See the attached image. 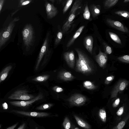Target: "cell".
<instances>
[{
    "mask_svg": "<svg viewBox=\"0 0 129 129\" xmlns=\"http://www.w3.org/2000/svg\"><path fill=\"white\" fill-rule=\"evenodd\" d=\"M78 58L76 59L75 70L86 75L92 74L94 71L93 64L88 56L82 50L75 48Z\"/></svg>",
    "mask_w": 129,
    "mask_h": 129,
    "instance_id": "1",
    "label": "cell"
},
{
    "mask_svg": "<svg viewBox=\"0 0 129 129\" xmlns=\"http://www.w3.org/2000/svg\"><path fill=\"white\" fill-rule=\"evenodd\" d=\"M24 44L28 49L33 45L34 40L33 29L30 24H26L22 31Z\"/></svg>",
    "mask_w": 129,
    "mask_h": 129,
    "instance_id": "2",
    "label": "cell"
},
{
    "mask_svg": "<svg viewBox=\"0 0 129 129\" xmlns=\"http://www.w3.org/2000/svg\"><path fill=\"white\" fill-rule=\"evenodd\" d=\"M82 2V1L81 0L75 1L70 12L68 19L62 26V30L63 33L67 32L70 29L71 24L75 17L76 12L81 8Z\"/></svg>",
    "mask_w": 129,
    "mask_h": 129,
    "instance_id": "3",
    "label": "cell"
},
{
    "mask_svg": "<svg viewBox=\"0 0 129 129\" xmlns=\"http://www.w3.org/2000/svg\"><path fill=\"white\" fill-rule=\"evenodd\" d=\"M19 20V18H15L10 23L7 27L2 31V33L0 37V49L10 38L15 26V22Z\"/></svg>",
    "mask_w": 129,
    "mask_h": 129,
    "instance_id": "4",
    "label": "cell"
},
{
    "mask_svg": "<svg viewBox=\"0 0 129 129\" xmlns=\"http://www.w3.org/2000/svg\"><path fill=\"white\" fill-rule=\"evenodd\" d=\"M27 92L25 90H17L11 94L8 99L10 100L25 101L30 100L35 98L34 95L28 94Z\"/></svg>",
    "mask_w": 129,
    "mask_h": 129,
    "instance_id": "5",
    "label": "cell"
},
{
    "mask_svg": "<svg viewBox=\"0 0 129 129\" xmlns=\"http://www.w3.org/2000/svg\"><path fill=\"white\" fill-rule=\"evenodd\" d=\"M68 101L71 106H80L85 104L87 99L85 96L81 94L76 93L72 95Z\"/></svg>",
    "mask_w": 129,
    "mask_h": 129,
    "instance_id": "6",
    "label": "cell"
},
{
    "mask_svg": "<svg viewBox=\"0 0 129 129\" xmlns=\"http://www.w3.org/2000/svg\"><path fill=\"white\" fill-rule=\"evenodd\" d=\"M129 82L124 79L119 80L115 85L112 90L111 95V98L116 97L118 93H120L127 86Z\"/></svg>",
    "mask_w": 129,
    "mask_h": 129,
    "instance_id": "7",
    "label": "cell"
},
{
    "mask_svg": "<svg viewBox=\"0 0 129 129\" xmlns=\"http://www.w3.org/2000/svg\"><path fill=\"white\" fill-rule=\"evenodd\" d=\"M43 96L41 93H40L33 99L27 101H12L9 102L12 105L20 107H26L31 105L35 102L42 99Z\"/></svg>",
    "mask_w": 129,
    "mask_h": 129,
    "instance_id": "8",
    "label": "cell"
},
{
    "mask_svg": "<svg viewBox=\"0 0 129 129\" xmlns=\"http://www.w3.org/2000/svg\"><path fill=\"white\" fill-rule=\"evenodd\" d=\"M106 21L109 25L114 28L123 33H129L128 28L118 21L108 18L106 19Z\"/></svg>",
    "mask_w": 129,
    "mask_h": 129,
    "instance_id": "9",
    "label": "cell"
},
{
    "mask_svg": "<svg viewBox=\"0 0 129 129\" xmlns=\"http://www.w3.org/2000/svg\"><path fill=\"white\" fill-rule=\"evenodd\" d=\"M12 111L15 113L22 115L35 117H47L49 115V113L45 112H26L17 110H13Z\"/></svg>",
    "mask_w": 129,
    "mask_h": 129,
    "instance_id": "10",
    "label": "cell"
},
{
    "mask_svg": "<svg viewBox=\"0 0 129 129\" xmlns=\"http://www.w3.org/2000/svg\"><path fill=\"white\" fill-rule=\"evenodd\" d=\"M45 9L48 18L51 19L55 17L58 12L57 8L54 5L48 2L45 3Z\"/></svg>",
    "mask_w": 129,
    "mask_h": 129,
    "instance_id": "11",
    "label": "cell"
},
{
    "mask_svg": "<svg viewBox=\"0 0 129 129\" xmlns=\"http://www.w3.org/2000/svg\"><path fill=\"white\" fill-rule=\"evenodd\" d=\"M95 59L99 66L102 68H104L107 61V54L105 52H103L99 50V54L95 56Z\"/></svg>",
    "mask_w": 129,
    "mask_h": 129,
    "instance_id": "12",
    "label": "cell"
},
{
    "mask_svg": "<svg viewBox=\"0 0 129 129\" xmlns=\"http://www.w3.org/2000/svg\"><path fill=\"white\" fill-rule=\"evenodd\" d=\"M63 56L69 67L73 69L75 66V54L74 51L72 50L65 52L63 54Z\"/></svg>",
    "mask_w": 129,
    "mask_h": 129,
    "instance_id": "13",
    "label": "cell"
},
{
    "mask_svg": "<svg viewBox=\"0 0 129 129\" xmlns=\"http://www.w3.org/2000/svg\"><path fill=\"white\" fill-rule=\"evenodd\" d=\"M48 38H47L44 42L39 54L37 62L35 67L36 70L38 69L40 62L46 51L48 47Z\"/></svg>",
    "mask_w": 129,
    "mask_h": 129,
    "instance_id": "14",
    "label": "cell"
},
{
    "mask_svg": "<svg viewBox=\"0 0 129 129\" xmlns=\"http://www.w3.org/2000/svg\"><path fill=\"white\" fill-rule=\"evenodd\" d=\"M84 47L90 54L92 53L93 39L91 36H89L85 37L83 41Z\"/></svg>",
    "mask_w": 129,
    "mask_h": 129,
    "instance_id": "15",
    "label": "cell"
},
{
    "mask_svg": "<svg viewBox=\"0 0 129 129\" xmlns=\"http://www.w3.org/2000/svg\"><path fill=\"white\" fill-rule=\"evenodd\" d=\"M58 77L60 79L65 81H71L75 78L70 72L65 71L60 72Z\"/></svg>",
    "mask_w": 129,
    "mask_h": 129,
    "instance_id": "16",
    "label": "cell"
},
{
    "mask_svg": "<svg viewBox=\"0 0 129 129\" xmlns=\"http://www.w3.org/2000/svg\"><path fill=\"white\" fill-rule=\"evenodd\" d=\"M84 27V26H82L77 30L72 37L67 43V47L68 48L69 47L74 43L75 40L81 34Z\"/></svg>",
    "mask_w": 129,
    "mask_h": 129,
    "instance_id": "17",
    "label": "cell"
},
{
    "mask_svg": "<svg viewBox=\"0 0 129 129\" xmlns=\"http://www.w3.org/2000/svg\"><path fill=\"white\" fill-rule=\"evenodd\" d=\"M89 9L91 15L94 18L97 17L100 14L101 7L100 5H92L89 6Z\"/></svg>",
    "mask_w": 129,
    "mask_h": 129,
    "instance_id": "18",
    "label": "cell"
},
{
    "mask_svg": "<svg viewBox=\"0 0 129 129\" xmlns=\"http://www.w3.org/2000/svg\"><path fill=\"white\" fill-rule=\"evenodd\" d=\"M12 67L11 65L7 66L0 73V84L7 78Z\"/></svg>",
    "mask_w": 129,
    "mask_h": 129,
    "instance_id": "19",
    "label": "cell"
},
{
    "mask_svg": "<svg viewBox=\"0 0 129 129\" xmlns=\"http://www.w3.org/2000/svg\"><path fill=\"white\" fill-rule=\"evenodd\" d=\"M78 124L80 126L86 129H89L90 126L86 122L76 115H74Z\"/></svg>",
    "mask_w": 129,
    "mask_h": 129,
    "instance_id": "20",
    "label": "cell"
},
{
    "mask_svg": "<svg viewBox=\"0 0 129 129\" xmlns=\"http://www.w3.org/2000/svg\"><path fill=\"white\" fill-rule=\"evenodd\" d=\"M83 85L85 88L88 90H94L97 87L92 82L89 81H84Z\"/></svg>",
    "mask_w": 129,
    "mask_h": 129,
    "instance_id": "21",
    "label": "cell"
},
{
    "mask_svg": "<svg viewBox=\"0 0 129 129\" xmlns=\"http://www.w3.org/2000/svg\"><path fill=\"white\" fill-rule=\"evenodd\" d=\"M118 1V0H107L104 2L105 8L108 9L115 6Z\"/></svg>",
    "mask_w": 129,
    "mask_h": 129,
    "instance_id": "22",
    "label": "cell"
},
{
    "mask_svg": "<svg viewBox=\"0 0 129 129\" xmlns=\"http://www.w3.org/2000/svg\"><path fill=\"white\" fill-rule=\"evenodd\" d=\"M108 33L110 38L113 41L118 44H121V41L117 35L109 31Z\"/></svg>",
    "mask_w": 129,
    "mask_h": 129,
    "instance_id": "23",
    "label": "cell"
},
{
    "mask_svg": "<svg viewBox=\"0 0 129 129\" xmlns=\"http://www.w3.org/2000/svg\"><path fill=\"white\" fill-rule=\"evenodd\" d=\"M84 18L87 20L90 19V13L87 4H86L84 8L83 14Z\"/></svg>",
    "mask_w": 129,
    "mask_h": 129,
    "instance_id": "24",
    "label": "cell"
},
{
    "mask_svg": "<svg viewBox=\"0 0 129 129\" xmlns=\"http://www.w3.org/2000/svg\"><path fill=\"white\" fill-rule=\"evenodd\" d=\"M50 76L45 75L37 77L32 79V80L38 82H42L46 81L49 78Z\"/></svg>",
    "mask_w": 129,
    "mask_h": 129,
    "instance_id": "25",
    "label": "cell"
},
{
    "mask_svg": "<svg viewBox=\"0 0 129 129\" xmlns=\"http://www.w3.org/2000/svg\"><path fill=\"white\" fill-rule=\"evenodd\" d=\"M115 13L126 18H128L129 17V13L127 11H118L115 12Z\"/></svg>",
    "mask_w": 129,
    "mask_h": 129,
    "instance_id": "26",
    "label": "cell"
},
{
    "mask_svg": "<svg viewBox=\"0 0 129 129\" xmlns=\"http://www.w3.org/2000/svg\"><path fill=\"white\" fill-rule=\"evenodd\" d=\"M53 105L51 103H47L43 104L36 108L38 110H44L50 109Z\"/></svg>",
    "mask_w": 129,
    "mask_h": 129,
    "instance_id": "27",
    "label": "cell"
},
{
    "mask_svg": "<svg viewBox=\"0 0 129 129\" xmlns=\"http://www.w3.org/2000/svg\"><path fill=\"white\" fill-rule=\"evenodd\" d=\"M99 115L101 120L104 122L106 121V114L105 111L103 109H100Z\"/></svg>",
    "mask_w": 129,
    "mask_h": 129,
    "instance_id": "28",
    "label": "cell"
},
{
    "mask_svg": "<svg viewBox=\"0 0 129 129\" xmlns=\"http://www.w3.org/2000/svg\"><path fill=\"white\" fill-rule=\"evenodd\" d=\"M64 129H70L71 126L70 121L68 117H65L62 124Z\"/></svg>",
    "mask_w": 129,
    "mask_h": 129,
    "instance_id": "29",
    "label": "cell"
},
{
    "mask_svg": "<svg viewBox=\"0 0 129 129\" xmlns=\"http://www.w3.org/2000/svg\"><path fill=\"white\" fill-rule=\"evenodd\" d=\"M117 59L121 62L127 63H129V56L128 55L119 57L117 58Z\"/></svg>",
    "mask_w": 129,
    "mask_h": 129,
    "instance_id": "30",
    "label": "cell"
},
{
    "mask_svg": "<svg viewBox=\"0 0 129 129\" xmlns=\"http://www.w3.org/2000/svg\"><path fill=\"white\" fill-rule=\"evenodd\" d=\"M62 37V32L60 31L58 32L56 35L55 40V45H57L61 40Z\"/></svg>",
    "mask_w": 129,
    "mask_h": 129,
    "instance_id": "31",
    "label": "cell"
},
{
    "mask_svg": "<svg viewBox=\"0 0 129 129\" xmlns=\"http://www.w3.org/2000/svg\"><path fill=\"white\" fill-rule=\"evenodd\" d=\"M73 1V0H69L67 1L63 9V14L65 13L68 10L71 6Z\"/></svg>",
    "mask_w": 129,
    "mask_h": 129,
    "instance_id": "32",
    "label": "cell"
},
{
    "mask_svg": "<svg viewBox=\"0 0 129 129\" xmlns=\"http://www.w3.org/2000/svg\"><path fill=\"white\" fill-rule=\"evenodd\" d=\"M104 47L105 51V52L107 54H110L112 52L111 48L107 44H104Z\"/></svg>",
    "mask_w": 129,
    "mask_h": 129,
    "instance_id": "33",
    "label": "cell"
},
{
    "mask_svg": "<svg viewBox=\"0 0 129 129\" xmlns=\"http://www.w3.org/2000/svg\"><path fill=\"white\" fill-rule=\"evenodd\" d=\"M32 0H21L20 1L18 7L26 5L30 3Z\"/></svg>",
    "mask_w": 129,
    "mask_h": 129,
    "instance_id": "34",
    "label": "cell"
},
{
    "mask_svg": "<svg viewBox=\"0 0 129 129\" xmlns=\"http://www.w3.org/2000/svg\"><path fill=\"white\" fill-rule=\"evenodd\" d=\"M114 77V76L113 75H111L107 77L105 81V84L107 85L109 84L113 80Z\"/></svg>",
    "mask_w": 129,
    "mask_h": 129,
    "instance_id": "35",
    "label": "cell"
},
{
    "mask_svg": "<svg viewBox=\"0 0 129 129\" xmlns=\"http://www.w3.org/2000/svg\"><path fill=\"white\" fill-rule=\"evenodd\" d=\"M53 90L57 92H62L63 89L62 88L57 86H54L52 88Z\"/></svg>",
    "mask_w": 129,
    "mask_h": 129,
    "instance_id": "36",
    "label": "cell"
},
{
    "mask_svg": "<svg viewBox=\"0 0 129 129\" xmlns=\"http://www.w3.org/2000/svg\"><path fill=\"white\" fill-rule=\"evenodd\" d=\"M124 110V107L123 106L120 107L116 112V114L119 116H121L123 113Z\"/></svg>",
    "mask_w": 129,
    "mask_h": 129,
    "instance_id": "37",
    "label": "cell"
},
{
    "mask_svg": "<svg viewBox=\"0 0 129 129\" xmlns=\"http://www.w3.org/2000/svg\"><path fill=\"white\" fill-rule=\"evenodd\" d=\"M125 124V122L124 121L120 122L117 126V129H122Z\"/></svg>",
    "mask_w": 129,
    "mask_h": 129,
    "instance_id": "38",
    "label": "cell"
},
{
    "mask_svg": "<svg viewBox=\"0 0 129 129\" xmlns=\"http://www.w3.org/2000/svg\"><path fill=\"white\" fill-rule=\"evenodd\" d=\"M120 101L119 98L116 99L113 103L112 106L113 107H116L118 106L119 105Z\"/></svg>",
    "mask_w": 129,
    "mask_h": 129,
    "instance_id": "39",
    "label": "cell"
},
{
    "mask_svg": "<svg viewBox=\"0 0 129 129\" xmlns=\"http://www.w3.org/2000/svg\"><path fill=\"white\" fill-rule=\"evenodd\" d=\"M4 0H0V13L5 2Z\"/></svg>",
    "mask_w": 129,
    "mask_h": 129,
    "instance_id": "40",
    "label": "cell"
},
{
    "mask_svg": "<svg viewBox=\"0 0 129 129\" xmlns=\"http://www.w3.org/2000/svg\"><path fill=\"white\" fill-rule=\"evenodd\" d=\"M18 124V123H17L13 125L8 127L6 129H14L17 126Z\"/></svg>",
    "mask_w": 129,
    "mask_h": 129,
    "instance_id": "41",
    "label": "cell"
},
{
    "mask_svg": "<svg viewBox=\"0 0 129 129\" xmlns=\"http://www.w3.org/2000/svg\"><path fill=\"white\" fill-rule=\"evenodd\" d=\"M25 125V123H23L17 129H24Z\"/></svg>",
    "mask_w": 129,
    "mask_h": 129,
    "instance_id": "42",
    "label": "cell"
},
{
    "mask_svg": "<svg viewBox=\"0 0 129 129\" xmlns=\"http://www.w3.org/2000/svg\"><path fill=\"white\" fill-rule=\"evenodd\" d=\"M129 1V0H124L123 1V2L124 3H127Z\"/></svg>",
    "mask_w": 129,
    "mask_h": 129,
    "instance_id": "43",
    "label": "cell"
},
{
    "mask_svg": "<svg viewBox=\"0 0 129 129\" xmlns=\"http://www.w3.org/2000/svg\"><path fill=\"white\" fill-rule=\"evenodd\" d=\"M35 129H39L37 127H36Z\"/></svg>",
    "mask_w": 129,
    "mask_h": 129,
    "instance_id": "44",
    "label": "cell"
},
{
    "mask_svg": "<svg viewBox=\"0 0 129 129\" xmlns=\"http://www.w3.org/2000/svg\"><path fill=\"white\" fill-rule=\"evenodd\" d=\"M2 31L0 33V36H1V34H2Z\"/></svg>",
    "mask_w": 129,
    "mask_h": 129,
    "instance_id": "45",
    "label": "cell"
},
{
    "mask_svg": "<svg viewBox=\"0 0 129 129\" xmlns=\"http://www.w3.org/2000/svg\"><path fill=\"white\" fill-rule=\"evenodd\" d=\"M74 129H79L77 127H76Z\"/></svg>",
    "mask_w": 129,
    "mask_h": 129,
    "instance_id": "46",
    "label": "cell"
},
{
    "mask_svg": "<svg viewBox=\"0 0 129 129\" xmlns=\"http://www.w3.org/2000/svg\"></svg>",
    "mask_w": 129,
    "mask_h": 129,
    "instance_id": "47",
    "label": "cell"
}]
</instances>
